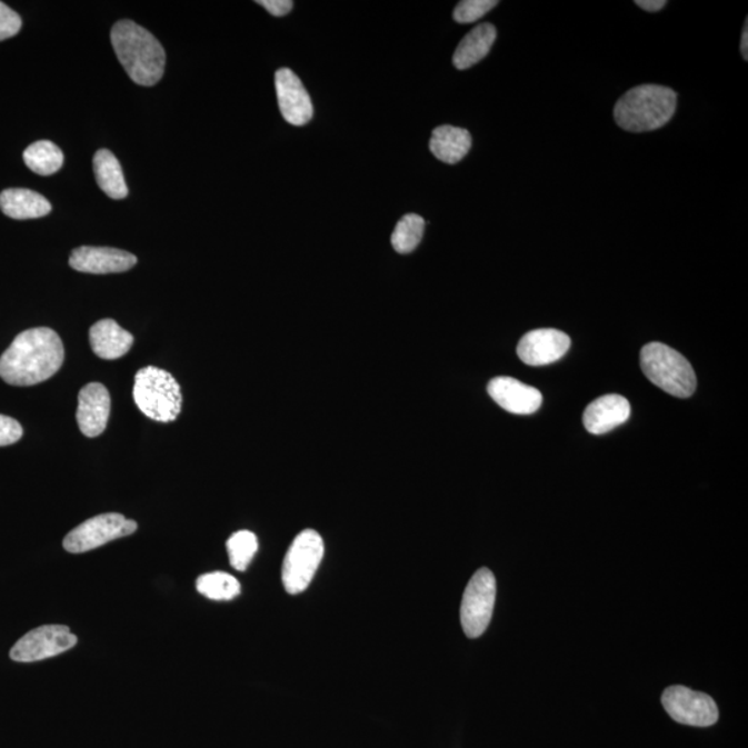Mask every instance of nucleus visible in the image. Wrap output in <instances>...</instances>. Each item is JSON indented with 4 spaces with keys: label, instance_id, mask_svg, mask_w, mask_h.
<instances>
[{
    "label": "nucleus",
    "instance_id": "obj_15",
    "mask_svg": "<svg viewBox=\"0 0 748 748\" xmlns=\"http://www.w3.org/2000/svg\"><path fill=\"white\" fill-rule=\"evenodd\" d=\"M488 393L500 408L515 415H532L542 405V393L511 377L489 381Z\"/></svg>",
    "mask_w": 748,
    "mask_h": 748
},
{
    "label": "nucleus",
    "instance_id": "obj_18",
    "mask_svg": "<svg viewBox=\"0 0 748 748\" xmlns=\"http://www.w3.org/2000/svg\"><path fill=\"white\" fill-rule=\"evenodd\" d=\"M0 210L6 217L22 221V219L47 217L52 211V205L37 191L8 189L0 193Z\"/></svg>",
    "mask_w": 748,
    "mask_h": 748
},
{
    "label": "nucleus",
    "instance_id": "obj_31",
    "mask_svg": "<svg viewBox=\"0 0 748 748\" xmlns=\"http://www.w3.org/2000/svg\"><path fill=\"white\" fill-rule=\"evenodd\" d=\"M746 20V26H745V31L744 36H741V56H744L745 60H748V24Z\"/></svg>",
    "mask_w": 748,
    "mask_h": 748
},
{
    "label": "nucleus",
    "instance_id": "obj_17",
    "mask_svg": "<svg viewBox=\"0 0 748 748\" xmlns=\"http://www.w3.org/2000/svg\"><path fill=\"white\" fill-rule=\"evenodd\" d=\"M92 350L106 361L127 356L133 346V336L112 319L99 320L89 331Z\"/></svg>",
    "mask_w": 748,
    "mask_h": 748
},
{
    "label": "nucleus",
    "instance_id": "obj_16",
    "mask_svg": "<svg viewBox=\"0 0 748 748\" xmlns=\"http://www.w3.org/2000/svg\"><path fill=\"white\" fill-rule=\"evenodd\" d=\"M629 416H631V405L628 399L617 393H609L588 405L584 412V426L590 435H606L626 423Z\"/></svg>",
    "mask_w": 748,
    "mask_h": 748
},
{
    "label": "nucleus",
    "instance_id": "obj_14",
    "mask_svg": "<svg viewBox=\"0 0 748 748\" xmlns=\"http://www.w3.org/2000/svg\"><path fill=\"white\" fill-rule=\"evenodd\" d=\"M111 398L100 382H89L78 396L77 421L83 436L99 437L109 423Z\"/></svg>",
    "mask_w": 748,
    "mask_h": 748
},
{
    "label": "nucleus",
    "instance_id": "obj_1",
    "mask_svg": "<svg viewBox=\"0 0 748 748\" xmlns=\"http://www.w3.org/2000/svg\"><path fill=\"white\" fill-rule=\"evenodd\" d=\"M64 362L63 342L54 330L22 331L0 357V377L10 386L28 387L59 372Z\"/></svg>",
    "mask_w": 748,
    "mask_h": 748
},
{
    "label": "nucleus",
    "instance_id": "obj_20",
    "mask_svg": "<svg viewBox=\"0 0 748 748\" xmlns=\"http://www.w3.org/2000/svg\"><path fill=\"white\" fill-rule=\"evenodd\" d=\"M497 39V28L492 24H481L471 30L459 43L453 54V66L458 70H468L481 61L491 50Z\"/></svg>",
    "mask_w": 748,
    "mask_h": 748
},
{
    "label": "nucleus",
    "instance_id": "obj_23",
    "mask_svg": "<svg viewBox=\"0 0 748 748\" xmlns=\"http://www.w3.org/2000/svg\"><path fill=\"white\" fill-rule=\"evenodd\" d=\"M196 588L211 600H232L241 592L238 579L222 571L202 574L197 579Z\"/></svg>",
    "mask_w": 748,
    "mask_h": 748
},
{
    "label": "nucleus",
    "instance_id": "obj_6",
    "mask_svg": "<svg viewBox=\"0 0 748 748\" xmlns=\"http://www.w3.org/2000/svg\"><path fill=\"white\" fill-rule=\"evenodd\" d=\"M323 555V539L317 531L303 530L298 533L287 550L281 568V581L287 594L300 595L311 585Z\"/></svg>",
    "mask_w": 748,
    "mask_h": 748
},
{
    "label": "nucleus",
    "instance_id": "obj_11",
    "mask_svg": "<svg viewBox=\"0 0 748 748\" xmlns=\"http://www.w3.org/2000/svg\"><path fill=\"white\" fill-rule=\"evenodd\" d=\"M281 116L291 126L302 127L312 120L313 106L306 87L295 72L280 69L275 76Z\"/></svg>",
    "mask_w": 748,
    "mask_h": 748
},
{
    "label": "nucleus",
    "instance_id": "obj_10",
    "mask_svg": "<svg viewBox=\"0 0 748 748\" xmlns=\"http://www.w3.org/2000/svg\"><path fill=\"white\" fill-rule=\"evenodd\" d=\"M78 639L64 626H44L28 632L10 650V658L17 662L47 660L74 648Z\"/></svg>",
    "mask_w": 748,
    "mask_h": 748
},
{
    "label": "nucleus",
    "instance_id": "obj_24",
    "mask_svg": "<svg viewBox=\"0 0 748 748\" xmlns=\"http://www.w3.org/2000/svg\"><path fill=\"white\" fill-rule=\"evenodd\" d=\"M426 222L416 213H408L397 223L391 236L393 250L399 255H409L423 239Z\"/></svg>",
    "mask_w": 748,
    "mask_h": 748
},
{
    "label": "nucleus",
    "instance_id": "obj_30",
    "mask_svg": "<svg viewBox=\"0 0 748 748\" xmlns=\"http://www.w3.org/2000/svg\"><path fill=\"white\" fill-rule=\"evenodd\" d=\"M635 3H637L640 9L651 11V13L661 10L664 6L667 4V2H664V0H638V2Z\"/></svg>",
    "mask_w": 748,
    "mask_h": 748
},
{
    "label": "nucleus",
    "instance_id": "obj_29",
    "mask_svg": "<svg viewBox=\"0 0 748 748\" xmlns=\"http://www.w3.org/2000/svg\"><path fill=\"white\" fill-rule=\"evenodd\" d=\"M257 3L261 4L263 9H267L275 17L289 14L292 6H295L291 0H258Z\"/></svg>",
    "mask_w": 748,
    "mask_h": 748
},
{
    "label": "nucleus",
    "instance_id": "obj_7",
    "mask_svg": "<svg viewBox=\"0 0 748 748\" xmlns=\"http://www.w3.org/2000/svg\"><path fill=\"white\" fill-rule=\"evenodd\" d=\"M495 599H497V581L491 570L481 568L471 577L460 609V621L470 639L480 638L487 631L492 618Z\"/></svg>",
    "mask_w": 748,
    "mask_h": 748
},
{
    "label": "nucleus",
    "instance_id": "obj_26",
    "mask_svg": "<svg viewBox=\"0 0 748 748\" xmlns=\"http://www.w3.org/2000/svg\"><path fill=\"white\" fill-rule=\"evenodd\" d=\"M497 4V0H463L455 9L453 19L460 24H470V22L480 20Z\"/></svg>",
    "mask_w": 748,
    "mask_h": 748
},
{
    "label": "nucleus",
    "instance_id": "obj_25",
    "mask_svg": "<svg viewBox=\"0 0 748 748\" xmlns=\"http://www.w3.org/2000/svg\"><path fill=\"white\" fill-rule=\"evenodd\" d=\"M230 565L238 571H246L258 550L255 532L238 531L227 542Z\"/></svg>",
    "mask_w": 748,
    "mask_h": 748
},
{
    "label": "nucleus",
    "instance_id": "obj_28",
    "mask_svg": "<svg viewBox=\"0 0 748 748\" xmlns=\"http://www.w3.org/2000/svg\"><path fill=\"white\" fill-rule=\"evenodd\" d=\"M22 437V427L13 418L0 415V447H8L11 443L20 441Z\"/></svg>",
    "mask_w": 748,
    "mask_h": 748
},
{
    "label": "nucleus",
    "instance_id": "obj_5",
    "mask_svg": "<svg viewBox=\"0 0 748 748\" xmlns=\"http://www.w3.org/2000/svg\"><path fill=\"white\" fill-rule=\"evenodd\" d=\"M640 367L645 376L669 396L689 398L696 391V375L688 359L661 342H650L642 348Z\"/></svg>",
    "mask_w": 748,
    "mask_h": 748
},
{
    "label": "nucleus",
    "instance_id": "obj_2",
    "mask_svg": "<svg viewBox=\"0 0 748 748\" xmlns=\"http://www.w3.org/2000/svg\"><path fill=\"white\" fill-rule=\"evenodd\" d=\"M111 43L127 74L138 86L153 87L164 76V48L137 22L118 21L111 30Z\"/></svg>",
    "mask_w": 748,
    "mask_h": 748
},
{
    "label": "nucleus",
    "instance_id": "obj_4",
    "mask_svg": "<svg viewBox=\"0 0 748 748\" xmlns=\"http://www.w3.org/2000/svg\"><path fill=\"white\" fill-rule=\"evenodd\" d=\"M134 403L140 412L160 423H171L182 410L181 386L166 370L148 367L134 376Z\"/></svg>",
    "mask_w": 748,
    "mask_h": 748
},
{
    "label": "nucleus",
    "instance_id": "obj_13",
    "mask_svg": "<svg viewBox=\"0 0 748 748\" xmlns=\"http://www.w3.org/2000/svg\"><path fill=\"white\" fill-rule=\"evenodd\" d=\"M131 252L111 247H78L71 252L70 267L78 272L106 275L127 272L137 266Z\"/></svg>",
    "mask_w": 748,
    "mask_h": 748
},
{
    "label": "nucleus",
    "instance_id": "obj_9",
    "mask_svg": "<svg viewBox=\"0 0 748 748\" xmlns=\"http://www.w3.org/2000/svg\"><path fill=\"white\" fill-rule=\"evenodd\" d=\"M662 706L674 721L689 727H711L719 717L716 701L710 696L685 686H671L664 691Z\"/></svg>",
    "mask_w": 748,
    "mask_h": 748
},
{
    "label": "nucleus",
    "instance_id": "obj_19",
    "mask_svg": "<svg viewBox=\"0 0 748 748\" xmlns=\"http://www.w3.org/2000/svg\"><path fill=\"white\" fill-rule=\"evenodd\" d=\"M471 149V134L463 128L442 126L435 129L430 139L431 153L447 164H457Z\"/></svg>",
    "mask_w": 748,
    "mask_h": 748
},
{
    "label": "nucleus",
    "instance_id": "obj_22",
    "mask_svg": "<svg viewBox=\"0 0 748 748\" xmlns=\"http://www.w3.org/2000/svg\"><path fill=\"white\" fill-rule=\"evenodd\" d=\"M24 162L38 176L49 177L61 170L64 164V154L59 146L49 140H39L24 151Z\"/></svg>",
    "mask_w": 748,
    "mask_h": 748
},
{
    "label": "nucleus",
    "instance_id": "obj_21",
    "mask_svg": "<svg viewBox=\"0 0 748 748\" xmlns=\"http://www.w3.org/2000/svg\"><path fill=\"white\" fill-rule=\"evenodd\" d=\"M93 170L99 188L111 199L122 200L128 196L126 178L117 157L110 150L101 149L94 154Z\"/></svg>",
    "mask_w": 748,
    "mask_h": 748
},
{
    "label": "nucleus",
    "instance_id": "obj_8",
    "mask_svg": "<svg viewBox=\"0 0 748 748\" xmlns=\"http://www.w3.org/2000/svg\"><path fill=\"white\" fill-rule=\"evenodd\" d=\"M137 530V521L129 520L122 515H100L74 528L64 538L63 547L70 553H86L118 538L132 536Z\"/></svg>",
    "mask_w": 748,
    "mask_h": 748
},
{
    "label": "nucleus",
    "instance_id": "obj_12",
    "mask_svg": "<svg viewBox=\"0 0 748 748\" xmlns=\"http://www.w3.org/2000/svg\"><path fill=\"white\" fill-rule=\"evenodd\" d=\"M571 346L570 337L556 329H538L527 333L517 347V356L526 365L542 367L565 357Z\"/></svg>",
    "mask_w": 748,
    "mask_h": 748
},
{
    "label": "nucleus",
    "instance_id": "obj_27",
    "mask_svg": "<svg viewBox=\"0 0 748 748\" xmlns=\"http://www.w3.org/2000/svg\"><path fill=\"white\" fill-rule=\"evenodd\" d=\"M22 26L21 17L0 2V41L17 36Z\"/></svg>",
    "mask_w": 748,
    "mask_h": 748
},
{
    "label": "nucleus",
    "instance_id": "obj_3",
    "mask_svg": "<svg viewBox=\"0 0 748 748\" xmlns=\"http://www.w3.org/2000/svg\"><path fill=\"white\" fill-rule=\"evenodd\" d=\"M677 110V93L660 86H640L617 101L615 118L628 132H649L666 126Z\"/></svg>",
    "mask_w": 748,
    "mask_h": 748
}]
</instances>
